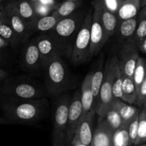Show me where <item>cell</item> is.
<instances>
[{
	"label": "cell",
	"mask_w": 146,
	"mask_h": 146,
	"mask_svg": "<svg viewBox=\"0 0 146 146\" xmlns=\"http://www.w3.org/2000/svg\"><path fill=\"white\" fill-rule=\"evenodd\" d=\"M92 9H90L84 17L82 24L76 34L71 51V58L76 65L84 64L89 61L91 44V26L92 21Z\"/></svg>",
	"instance_id": "4"
},
{
	"label": "cell",
	"mask_w": 146,
	"mask_h": 146,
	"mask_svg": "<svg viewBox=\"0 0 146 146\" xmlns=\"http://www.w3.org/2000/svg\"><path fill=\"white\" fill-rule=\"evenodd\" d=\"M103 118H104V120L106 121L113 132L121 128L124 124L118 113L111 107L108 108Z\"/></svg>",
	"instance_id": "31"
},
{
	"label": "cell",
	"mask_w": 146,
	"mask_h": 146,
	"mask_svg": "<svg viewBox=\"0 0 146 146\" xmlns=\"http://www.w3.org/2000/svg\"><path fill=\"white\" fill-rule=\"evenodd\" d=\"M71 99L69 95H62L56 101L53 123V146H66L67 118Z\"/></svg>",
	"instance_id": "6"
},
{
	"label": "cell",
	"mask_w": 146,
	"mask_h": 146,
	"mask_svg": "<svg viewBox=\"0 0 146 146\" xmlns=\"http://www.w3.org/2000/svg\"><path fill=\"white\" fill-rule=\"evenodd\" d=\"M135 42L146 38V10L143 7L137 15V25L133 36Z\"/></svg>",
	"instance_id": "29"
},
{
	"label": "cell",
	"mask_w": 146,
	"mask_h": 146,
	"mask_svg": "<svg viewBox=\"0 0 146 146\" xmlns=\"http://www.w3.org/2000/svg\"><path fill=\"white\" fill-rule=\"evenodd\" d=\"M9 77V73L7 71H4L2 68H0V94H1V88H2L3 84L5 81L6 79H7Z\"/></svg>",
	"instance_id": "38"
},
{
	"label": "cell",
	"mask_w": 146,
	"mask_h": 146,
	"mask_svg": "<svg viewBox=\"0 0 146 146\" xmlns=\"http://www.w3.org/2000/svg\"><path fill=\"white\" fill-rule=\"evenodd\" d=\"M122 0H104V6L108 11L116 15Z\"/></svg>",
	"instance_id": "35"
},
{
	"label": "cell",
	"mask_w": 146,
	"mask_h": 146,
	"mask_svg": "<svg viewBox=\"0 0 146 146\" xmlns=\"http://www.w3.org/2000/svg\"><path fill=\"white\" fill-rule=\"evenodd\" d=\"M20 66L27 72L33 73L43 68L41 56L35 40L26 44L20 54Z\"/></svg>",
	"instance_id": "13"
},
{
	"label": "cell",
	"mask_w": 146,
	"mask_h": 146,
	"mask_svg": "<svg viewBox=\"0 0 146 146\" xmlns=\"http://www.w3.org/2000/svg\"><path fill=\"white\" fill-rule=\"evenodd\" d=\"M145 61L143 57L139 56L133 75V81L135 85V91L141 86L143 81L145 79Z\"/></svg>",
	"instance_id": "30"
},
{
	"label": "cell",
	"mask_w": 146,
	"mask_h": 146,
	"mask_svg": "<svg viewBox=\"0 0 146 146\" xmlns=\"http://www.w3.org/2000/svg\"><path fill=\"white\" fill-rule=\"evenodd\" d=\"M136 146H146V145H145V143H143V144H141V145H136Z\"/></svg>",
	"instance_id": "43"
},
{
	"label": "cell",
	"mask_w": 146,
	"mask_h": 146,
	"mask_svg": "<svg viewBox=\"0 0 146 146\" xmlns=\"http://www.w3.org/2000/svg\"><path fill=\"white\" fill-rule=\"evenodd\" d=\"M141 7L140 0H125L123 1L118 10V21L134 18L138 15Z\"/></svg>",
	"instance_id": "20"
},
{
	"label": "cell",
	"mask_w": 146,
	"mask_h": 146,
	"mask_svg": "<svg viewBox=\"0 0 146 146\" xmlns=\"http://www.w3.org/2000/svg\"><path fill=\"white\" fill-rule=\"evenodd\" d=\"M0 109V124H34L46 118L49 105L46 98L25 100L2 96Z\"/></svg>",
	"instance_id": "1"
},
{
	"label": "cell",
	"mask_w": 146,
	"mask_h": 146,
	"mask_svg": "<svg viewBox=\"0 0 146 146\" xmlns=\"http://www.w3.org/2000/svg\"><path fill=\"white\" fill-rule=\"evenodd\" d=\"M113 146H132L129 133L128 124H123L113 135Z\"/></svg>",
	"instance_id": "28"
},
{
	"label": "cell",
	"mask_w": 146,
	"mask_h": 146,
	"mask_svg": "<svg viewBox=\"0 0 146 146\" xmlns=\"http://www.w3.org/2000/svg\"><path fill=\"white\" fill-rule=\"evenodd\" d=\"M36 12L38 13L39 15H44V17H45V15H46L48 13V11H50V7L47 5H44V4H39L38 7L36 9Z\"/></svg>",
	"instance_id": "37"
},
{
	"label": "cell",
	"mask_w": 146,
	"mask_h": 146,
	"mask_svg": "<svg viewBox=\"0 0 146 146\" xmlns=\"http://www.w3.org/2000/svg\"><path fill=\"white\" fill-rule=\"evenodd\" d=\"M110 107L115 110L122 119L124 124H129L133 118L139 113L140 108L126 104L119 98H113Z\"/></svg>",
	"instance_id": "17"
},
{
	"label": "cell",
	"mask_w": 146,
	"mask_h": 146,
	"mask_svg": "<svg viewBox=\"0 0 146 146\" xmlns=\"http://www.w3.org/2000/svg\"><path fill=\"white\" fill-rule=\"evenodd\" d=\"M139 114V113H138ZM138 114L135 115L132 121L128 124V133H129L130 139H131L132 145H133L134 142L137 136L138 132Z\"/></svg>",
	"instance_id": "34"
},
{
	"label": "cell",
	"mask_w": 146,
	"mask_h": 146,
	"mask_svg": "<svg viewBox=\"0 0 146 146\" xmlns=\"http://www.w3.org/2000/svg\"><path fill=\"white\" fill-rule=\"evenodd\" d=\"M144 104H146V78L136 91V98L135 101V106L138 108H141Z\"/></svg>",
	"instance_id": "33"
},
{
	"label": "cell",
	"mask_w": 146,
	"mask_h": 146,
	"mask_svg": "<svg viewBox=\"0 0 146 146\" xmlns=\"http://www.w3.org/2000/svg\"><path fill=\"white\" fill-rule=\"evenodd\" d=\"M3 96L25 100L46 98V91L41 85L29 78H14L5 80L1 88Z\"/></svg>",
	"instance_id": "2"
},
{
	"label": "cell",
	"mask_w": 146,
	"mask_h": 146,
	"mask_svg": "<svg viewBox=\"0 0 146 146\" xmlns=\"http://www.w3.org/2000/svg\"><path fill=\"white\" fill-rule=\"evenodd\" d=\"M9 46L8 44V43L5 41V40L3 39L1 36H0V50L4 49V48H7V47Z\"/></svg>",
	"instance_id": "39"
},
{
	"label": "cell",
	"mask_w": 146,
	"mask_h": 146,
	"mask_svg": "<svg viewBox=\"0 0 146 146\" xmlns=\"http://www.w3.org/2000/svg\"><path fill=\"white\" fill-rule=\"evenodd\" d=\"M133 36L121 46L119 56H118L122 74L132 79L137 60L140 56V52L137 48Z\"/></svg>",
	"instance_id": "9"
},
{
	"label": "cell",
	"mask_w": 146,
	"mask_h": 146,
	"mask_svg": "<svg viewBox=\"0 0 146 146\" xmlns=\"http://www.w3.org/2000/svg\"><path fill=\"white\" fill-rule=\"evenodd\" d=\"M19 15L27 24L29 29L31 31H34V27L36 22L37 18L36 17V14L32 7L29 4L28 1H21L17 7H16Z\"/></svg>",
	"instance_id": "22"
},
{
	"label": "cell",
	"mask_w": 146,
	"mask_h": 146,
	"mask_svg": "<svg viewBox=\"0 0 146 146\" xmlns=\"http://www.w3.org/2000/svg\"><path fill=\"white\" fill-rule=\"evenodd\" d=\"M41 56L43 69L47 63L57 57H71L72 48L51 34H41L35 39Z\"/></svg>",
	"instance_id": "5"
},
{
	"label": "cell",
	"mask_w": 146,
	"mask_h": 146,
	"mask_svg": "<svg viewBox=\"0 0 146 146\" xmlns=\"http://www.w3.org/2000/svg\"><path fill=\"white\" fill-rule=\"evenodd\" d=\"M135 45H136L137 48H138V51L142 54H146V38H143V39L139 40V41H136Z\"/></svg>",
	"instance_id": "36"
},
{
	"label": "cell",
	"mask_w": 146,
	"mask_h": 146,
	"mask_svg": "<svg viewBox=\"0 0 146 146\" xmlns=\"http://www.w3.org/2000/svg\"><path fill=\"white\" fill-rule=\"evenodd\" d=\"M40 1H41V3L42 4L48 6V4H52L54 2V0H40Z\"/></svg>",
	"instance_id": "40"
},
{
	"label": "cell",
	"mask_w": 146,
	"mask_h": 146,
	"mask_svg": "<svg viewBox=\"0 0 146 146\" xmlns=\"http://www.w3.org/2000/svg\"><path fill=\"white\" fill-rule=\"evenodd\" d=\"M7 21V16H6V14H4V15H3L2 17H0V26H1L2 24H4V22H6Z\"/></svg>",
	"instance_id": "41"
},
{
	"label": "cell",
	"mask_w": 146,
	"mask_h": 146,
	"mask_svg": "<svg viewBox=\"0 0 146 146\" xmlns=\"http://www.w3.org/2000/svg\"><path fill=\"white\" fill-rule=\"evenodd\" d=\"M104 58L101 57V59L98 62V66L96 68L95 71H93L92 80H91V91H92V95L93 98H94V108H95L96 105L98 102L100 89H101L103 78H104Z\"/></svg>",
	"instance_id": "21"
},
{
	"label": "cell",
	"mask_w": 146,
	"mask_h": 146,
	"mask_svg": "<svg viewBox=\"0 0 146 146\" xmlns=\"http://www.w3.org/2000/svg\"><path fill=\"white\" fill-rule=\"evenodd\" d=\"M101 19H102L104 29L106 33L107 38L109 39L111 36L114 35L115 29L118 23V19H117L116 15L108 11L104 7V4H103L102 11H101Z\"/></svg>",
	"instance_id": "24"
},
{
	"label": "cell",
	"mask_w": 146,
	"mask_h": 146,
	"mask_svg": "<svg viewBox=\"0 0 146 146\" xmlns=\"http://www.w3.org/2000/svg\"><path fill=\"white\" fill-rule=\"evenodd\" d=\"M77 4L73 1H66L63 3L59 8L58 9L56 12H54V15L59 19L65 18L71 15L74 10L76 9Z\"/></svg>",
	"instance_id": "32"
},
{
	"label": "cell",
	"mask_w": 146,
	"mask_h": 146,
	"mask_svg": "<svg viewBox=\"0 0 146 146\" xmlns=\"http://www.w3.org/2000/svg\"><path fill=\"white\" fill-rule=\"evenodd\" d=\"M103 3L96 1L94 4V12L91 26V44L89 49V59L99 54L101 50L108 41L106 33L101 19Z\"/></svg>",
	"instance_id": "7"
},
{
	"label": "cell",
	"mask_w": 146,
	"mask_h": 146,
	"mask_svg": "<svg viewBox=\"0 0 146 146\" xmlns=\"http://www.w3.org/2000/svg\"><path fill=\"white\" fill-rule=\"evenodd\" d=\"M0 36L8 43L9 46L16 47L21 44V41L18 36L9 25L7 20L6 22L0 26Z\"/></svg>",
	"instance_id": "27"
},
{
	"label": "cell",
	"mask_w": 146,
	"mask_h": 146,
	"mask_svg": "<svg viewBox=\"0 0 146 146\" xmlns=\"http://www.w3.org/2000/svg\"><path fill=\"white\" fill-rule=\"evenodd\" d=\"M1 98H2V95H1V94H0V101H1Z\"/></svg>",
	"instance_id": "44"
},
{
	"label": "cell",
	"mask_w": 146,
	"mask_h": 146,
	"mask_svg": "<svg viewBox=\"0 0 146 146\" xmlns=\"http://www.w3.org/2000/svg\"><path fill=\"white\" fill-rule=\"evenodd\" d=\"M123 81L121 86L122 101L126 104L132 105L135 104L136 98V91L132 78L125 76L122 74Z\"/></svg>",
	"instance_id": "23"
},
{
	"label": "cell",
	"mask_w": 146,
	"mask_h": 146,
	"mask_svg": "<svg viewBox=\"0 0 146 146\" xmlns=\"http://www.w3.org/2000/svg\"><path fill=\"white\" fill-rule=\"evenodd\" d=\"M95 109L93 108L81 118L73 138L71 145L90 146L94 134V122Z\"/></svg>",
	"instance_id": "11"
},
{
	"label": "cell",
	"mask_w": 146,
	"mask_h": 146,
	"mask_svg": "<svg viewBox=\"0 0 146 146\" xmlns=\"http://www.w3.org/2000/svg\"><path fill=\"white\" fill-rule=\"evenodd\" d=\"M108 66L111 72V84H112V94L113 98H119L122 100V92H121V86H122L123 77L121 68L119 66L118 58L116 56H113L108 61Z\"/></svg>",
	"instance_id": "16"
},
{
	"label": "cell",
	"mask_w": 146,
	"mask_h": 146,
	"mask_svg": "<svg viewBox=\"0 0 146 146\" xmlns=\"http://www.w3.org/2000/svg\"><path fill=\"white\" fill-rule=\"evenodd\" d=\"M68 1H74V0H68Z\"/></svg>",
	"instance_id": "45"
},
{
	"label": "cell",
	"mask_w": 146,
	"mask_h": 146,
	"mask_svg": "<svg viewBox=\"0 0 146 146\" xmlns=\"http://www.w3.org/2000/svg\"><path fill=\"white\" fill-rule=\"evenodd\" d=\"M113 133L104 118H98L90 146H113Z\"/></svg>",
	"instance_id": "15"
},
{
	"label": "cell",
	"mask_w": 146,
	"mask_h": 146,
	"mask_svg": "<svg viewBox=\"0 0 146 146\" xmlns=\"http://www.w3.org/2000/svg\"><path fill=\"white\" fill-rule=\"evenodd\" d=\"M113 96L112 94V84H111V72L108 63L106 62L104 68V78L100 89L98 102L95 107L96 113L98 114L99 118H103L106 113L110 108Z\"/></svg>",
	"instance_id": "12"
},
{
	"label": "cell",
	"mask_w": 146,
	"mask_h": 146,
	"mask_svg": "<svg viewBox=\"0 0 146 146\" xmlns=\"http://www.w3.org/2000/svg\"><path fill=\"white\" fill-rule=\"evenodd\" d=\"M84 17L81 14H73L63 18L57 23L49 34L72 48L76 34L82 24Z\"/></svg>",
	"instance_id": "8"
},
{
	"label": "cell",
	"mask_w": 146,
	"mask_h": 146,
	"mask_svg": "<svg viewBox=\"0 0 146 146\" xmlns=\"http://www.w3.org/2000/svg\"><path fill=\"white\" fill-rule=\"evenodd\" d=\"M3 63V56L1 54H0V65Z\"/></svg>",
	"instance_id": "42"
},
{
	"label": "cell",
	"mask_w": 146,
	"mask_h": 146,
	"mask_svg": "<svg viewBox=\"0 0 146 146\" xmlns=\"http://www.w3.org/2000/svg\"><path fill=\"white\" fill-rule=\"evenodd\" d=\"M93 71L88 73L83 81L81 88V100L82 104V118L94 108V98L91 91ZM95 109V108H94Z\"/></svg>",
	"instance_id": "18"
},
{
	"label": "cell",
	"mask_w": 146,
	"mask_h": 146,
	"mask_svg": "<svg viewBox=\"0 0 146 146\" xmlns=\"http://www.w3.org/2000/svg\"><path fill=\"white\" fill-rule=\"evenodd\" d=\"M82 104L81 91H76L71 97L67 118L66 146H71L76 130L82 118Z\"/></svg>",
	"instance_id": "10"
},
{
	"label": "cell",
	"mask_w": 146,
	"mask_h": 146,
	"mask_svg": "<svg viewBox=\"0 0 146 146\" xmlns=\"http://www.w3.org/2000/svg\"><path fill=\"white\" fill-rule=\"evenodd\" d=\"M45 71V86L48 95L58 96L69 86V74L61 57L51 59L44 68Z\"/></svg>",
	"instance_id": "3"
},
{
	"label": "cell",
	"mask_w": 146,
	"mask_h": 146,
	"mask_svg": "<svg viewBox=\"0 0 146 146\" xmlns=\"http://www.w3.org/2000/svg\"><path fill=\"white\" fill-rule=\"evenodd\" d=\"M61 20L56 16H45L37 19L34 27V31L48 32L54 29L57 23Z\"/></svg>",
	"instance_id": "26"
},
{
	"label": "cell",
	"mask_w": 146,
	"mask_h": 146,
	"mask_svg": "<svg viewBox=\"0 0 146 146\" xmlns=\"http://www.w3.org/2000/svg\"><path fill=\"white\" fill-rule=\"evenodd\" d=\"M146 141V104L141 107L138 114V132L133 145L145 143Z\"/></svg>",
	"instance_id": "25"
},
{
	"label": "cell",
	"mask_w": 146,
	"mask_h": 146,
	"mask_svg": "<svg viewBox=\"0 0 146 146\" xmlns=\"http://www.w3.org/2000/svg\"><path fill=\"white\" fill-rule=\"evenodd\" d=\"M4 12L7 16L9 24L18 36L21 44L26 42L27 38L31 35L32 31L19 15L15 6L11 4L8 5L4 8Z\"/></svg>",
	"instance_id": "14"
},
{
	"label": "cell",
	"mask_w": 146,
	"mask_h": 146,
	"mask_svg": "<svg viewBox=\"0 0 146 146\" xmlns=\"http://www.w3.org/2000/svg\"><path fill=\"white\" fill-rule=\"evenodd\" d=\"M1 1H2V0H0V2H1Z\"/></svg>",
	"instance_id": "46"
},
{
	"label": "cell",
	"mask_w": 146,
	"mask_h": 146,
	"mask_svg": "<svg viewBox=\"0 0 146 146\" xmlns=\"http://www.w3.org/2000/svg\"><path fill=\"white\" fill-rule=\"evenodd\" d=\"M137 25V16L134 18L121 21L118 23L114 34L120 45L128 41L134 35Z\"/></svg>",
	"instance_id": "19"
}]
</instances>
